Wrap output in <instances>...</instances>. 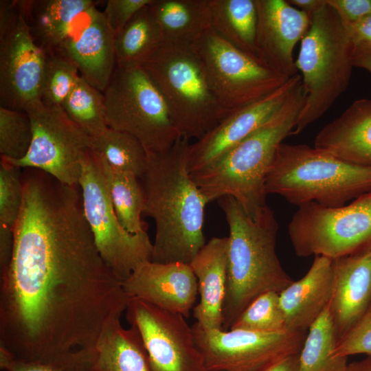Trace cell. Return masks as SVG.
<instances>
[{"label":"cell","mask_w":371,"mask_h":371,"mask_svg":"<svg viewBox=\"0 0 371 371\" xmlns=\"http://www.w3.org/2000/svg\"><path fill=\"white\" fill-rule=\"evenodd\" d=\"M19 16L20 13L14 1H0V41L14 28Z\"/></svg>","instance_id":"ab89813d"},{"label":"cell","mask_w":371,"mask_h":371,"mask_svg":"<svg viewBox=\"0 0 371 371\" xmlns=\"http://www.w3.org/2000/svg\"><path fill=\"white\" fill-rule=\"evenodd\" d=\"M300 82L301 76L297 74L265 98L232 111L213 129L190 144L189 172H198L214 164L267 122L282 107Z\"/></svg>","instance_id":"e0dca14e"},{"label":"cell","mask_w":371,"mask_h":371,"mask_svg":"<svg viewBox=\"0 0 371 371\" xmlns=\"http://www.w3.org/2000/svg\"><path fill=\"white\" fill-rule=\"evenodd\" d=\"M346 371H371V357L349 363Z\"/></svg>","instance_id":"c3c4849f"},{"label":"cell","mask_w":371,"mask_h":371,"mask_svg":"<svg viewBox=\"0 0 371 371\" xmlns=\"http://www.w3.org/2000/svg\"><path fill=\"white\" fill-rule=\"evenodd\" d=\"M103 93L109 128L132 135L148 153H164L181 138L142 66H117Z\"/></svg>","instance_id":"ba28073f"},{"label":"cell","mask_w":371,"mask_h":371,"mask_svg":"<svg viewBox=\"0 0 371 371\" xmlns=\"http://www.w3.org/2000/svg\"><path fill=\"white\" fill-rule=\"evenodd\" d=\"M96 1L91 0H36L26 20L36 44L52 54L71 20Z\"/></svg>","instance_id":"4316f807"},{"label":"cell","mask_w":371,"mask_h":371,"mask_svg":"<svg viewBox=\"0 0 371 371\" xmlns=\"http://www.w3.org/2000/svg\"><path fill=\"white\" fill-rule=\"evenodd\" d=\"M207 371H262L300 352L307 332L213 330L192 325Z\"/></svg>","instance_id":"4fadbf2b"},{"label":"cell","mask_w":371,"mask_h":371,"mask_svg":"<svg viewBox=\"0 0 371 371\" xmlns=\"http://www.w3.org/2000/svg\"><path fill=\"white\" fill-rule=\"evenodd\" d=\"M142 67L182 138L200 139L232 111L214 94L192 47L163 44Z\"/></svg>","instance_id":"52a82bcc"},{"label":"cell","mask_w":371,"mask_h":371,"mask_svg":"<svg viewBox=\"0 0 371 371\" xmlns=\"http://www.w3.org/2000/svg\"><path fill=\"white\" fill-rule=\"evenodd\" d=\"M25 111L32 124L30 149L21 159H1L19 168L43 171L63 184L78 185L82 161L91 150V137L62 107L47 106L38 101Z\"/></svg>","instance_id":"7c38bea8"},{"label":"cell","mask_w":371,"mask_h":371,"mask_svg":"<svg viewBox=\"0 0 371 371\" xmlns=\"http://www.w3.org/2000/svg\"><path fill=\"white\" fill-rule=\"evenodd\" d=\"M364 354L371 357V305L361 319L339 341L335 355L339 357Z\"/></svg>","instance_id":"8d00e7d4"},{"label":"cell","mask_w":371,"mask_h":371,"mask_svg":"<svg viewBox=\"0 0 371 371\" xmlns=\"http://www.w3.org/2000/svg\"><path fill=\"white\" fill-rule=\"evenodd\" d=\"M352 62L354 67L363 69L371 74V44L354 43Z\"/></svg>","instance_id":"7bdbcfd3"},{"label":"cell","mask_w":371,"mask_h":371,"mask_svg":"<svg viewBox=\"0 0 371 371\" xmlns=\"http://www.w3.org/2000/svg\"><path fill=\"white\" fill-rule=\"evenodd\" d=\"M32 139V124L27 112L0 106L1 158L22 159L27 153Z\"/></svg>","instance_id":"e575fe53"},{"label":"cell","mask_w":371,"mask_h":371,"mask_svg":"<svg viewBox=\"0 0 371 371\" xmlns=\"http://www.w3.org/2000/svg\"><path fill=\"white\" fill-rule=\"evenodd\" d=\"M163 44L159 26L147 5L115 35L117 66H142Z\"/></svg>","instance_id":"83f0119b"},{"label":"cell","mask_w":371,"mask_h":371,"mask_svg":"<svg viewBox=\"0 0 371 371\" xmlns=\"http://www.w3.org/2000/svg\"><path fill=\"white\" fill-rule=\"evenodd\" d=\"M295 254L333 260L371 246V192L348 205L327 207L311 202L298 207L288 225Z\"/></svg>","instance_id":"30bf717a"},{"label":"cell","mask_w":371,"mask_h":371,"mask_svg":"<svg viewBox=\"0 0 371 371\" xmlns=\"http://www.w3.org/2000/svg\"><path fill=\"white\" fill-rule=\"evenodd\" d=\"M345 25L353 43L371 44V14L357 22Z\"/></svg>","instance_id":"b9f144b4"},{"label":"cell","mask_w":371,"mask_h":371,"mask_svg":"<svg viewBox=\"0 0 371 371\" xmlns=\"http://www.w3.org/2000/svg\"><path fill=\"white\" fill-rule=\"evenodd\" d=\"M211 16L212 28L216 34L260 61L256 48L255 0H211Z\"/></svg>","instance_id":"484cf974"},{"label":"cell","mask_w":371,"mask_h":371,"mask_svg":"<svg viewBox=\"0 0 371 371\" xmlns=\"http://www.w3.org/2000/svg\"><path fill=\"white\" fill-rule=\"evenodd\" d=\"M62 108L68 117L91 138L100 136L109 128L104 93L82 76Z\"/></svg>","instance_id":"1f68e13d"},{"label":"cell","mask_w":371,"mask_h":371,"mask_svg":"<svg viewBox=\"0 0 371 371\" xmlns=\"http://www.w3.org/2000/svg\"><path fill=\"white\" fill-rule=\"evenodd\" d=\"M19 168L1 160L0 163V225L13 229L23 200V182Z\"/></svg>","instance_id":"d590c367"},{"label":"cell","mask_w":371,"mask_h":371,"mask_svg":"<svg viewBox=\"0 0 371 371\" xmlns=\"http://www.w3.org/2000/svg\"><path fill=\"white\" fill-rule=\"evenodd\" d=\"M256 48L260 61L290 78L297 74L293 49L306 34L311 14L284 0H255Z\"/></svg>","instance_id":"ac0fdd59"},{"label":"cell","mask_w":371,"mask_h":371,"mask_svg":"<svg viewBox=\"0 0 371 371\" xmlns=\"http://www.w3.org/2000/svg\"><path fill=\"white\" fill-rule=\"evenodd\" d=\"M93 371H150L148 355L138 330L111 320L95 348Z\"/></svg>","instance_id":"d4e9b609"},{"label":"cell","mask_w":371,"mask_h":371,"mask_svg":"<svg viewBox=\"0 0 371 371\" xmlns=\"http://www.w3.org/2000/svg\"><path fill=\"white\" fill-rule=\"evenodd\" d=\"M333 269L329 310L339 340L371 305V246L334 259Z\"/></svg>","instance_id":"ffe728a7"},{"label":"cell","mask_w":371,"mask_h":371,"mask_svg":"<svg viewBox=\"0 0 371 371\" xmlns=\"http://www.w3.org/2000/svg\"><path fill=\"white\" fill-rule=\"evenodd\" d=\"M279 293L268 291L258 295L245 308L229 330L261 333L287 330Z\"/></svg>","instance_id":"d6a6232c"},{"label":"cell","mask_w":371,"mask_h":371,"mask_svg":"<svg viewBox=\"0 0 371 371\" xmlns=\"http://www.w3.org/2000/svg\"><path fill=\"white\" fill-rule=\"evenodd\" d=\"M333 260L315 256L307 273L279 293L287 330L307 332L329 306L333 285Z\"/></svg>","instance_id":"44dd1931"},{"label":"cell","mask_w":371,"mask_h":371,"mask_svg":"<svg viewBox=\"0 0 371 371\" xmlns=\"http://www.w3.org/2000/svg\"><path fill=\"white\" fill-rule=\"evenodd\" d=\"M184 316L129 298L126 318L139 331L150 371H207Z\"/></svg>","instance_id":"5bb4252c"},{"label":"cell","mask_w":371,"mask_h":371,"mask_svg":"<svg viewBox=\"0 0 371 371\" xmlns=\"http://www.w3.org/2000/svg\"><path fill=\"white\" fill-rule=\"evenodd\" d=\"M228 246V236L213 237L189 264L197 279L200 296L193 308V315L196 322L204 328L223 330Z\"/></svg>","instance_id":"7402d4cb"},{"label":"cell","mask_w":371,"mask_h":371,"mask_svg":"<svg viewBox=\"0 0 371 371\" xmlns=\"http://www.w3.org/2000/svg\"><path fill=\"white\" fill-rule=\"evenodd\" d=\"M105 172L109 195L122 226L130 234L147 232L142 215L144 208V193L139 178L135 175L117 170L100 156Z\"/></svg>","instance_id":"f546056e"},{"label":"cell","mask_w":371,"mask_h":371,"mask_svg":"<svg viewBox=\"0 0 371 371\" xmlns=\"http://www.w3.org/2000/svg\"><path fill=\"white\" fill-rule=\"evenodd\" d=\"M18 359L5 345L0 343V368L3 371H10Z\"/></svg>","instance_id":"7dc6e473"},{"label":"cell","mask_w":371,"mask_h":371,"mask_svg":"<svg viewBox=\"0 0 371 371\" xmlns=\"http://www.w3.org/2000/svg\"><path fill=\"white\" fill-rule=\"evenodd\" d=\"M192 48L214 94L231 111L259 101L289 79L234 47L212 27Z\"/></svg>","instance_id":"8fae6325"},{"label":"cell","mask_w":371,"mask_h":371,"mask_svg":"<svg viewBox=\"0 0 371 371\" xmlns=\"http://www.w3.org/2000/svg\"><path fill=\"white\" fill-rule=\"evenodd\" d=\"M96 4L71 20L51 54H58L71 61L80 76L104 92L115 71V35Z\"/></svg>","instance_id":"2e32d148"},{"label":"cell","mask_w":371,"mask_h":371,"mask_svg":"<svg viewBox=\"0 0 371 371\" xmlns=\"http://www.w3.org/2000/svg\"><path fill=\"white\" fill-rule=\"evenodd\" d=\"M84 213L98 250L123 282L137 266L151 260L153 243L147 232L132 234L120 224L109 192L100 156L90 150L82 161L78 180Z\"/></svg>","instance_id":"9c48e42d"},{"label":"cell","mask_w":371,"mask_h":371,"mask_svg":"<svg viewBox=\"0 0 371 371\" xmlns=\"http://www.w3.org/2000/svg\"><path fill=\"white\" fill-rule=\"evenodd\" d=\"M163 43L192 47L212 27L211 0H152Z\"/></svg>","instance_id":"cb8c5ba5"},{"label":"cell","mask_w":371,"mask_h":371,"mask_svg":"<svg viewBox=\"0 0 371 371\" xmlns=\"http://www.w3.org/2000/svg\"><path fill=\"white\" fill-rule=\"evenodd\" d=\"M302 80L282 107L221 159L190 174L207 203L229 196L256 220L268 207L265 182L277 149L291 135L305 102Z\"/></svg>","instance_id":"3957f363"},{"label":"cell","mask_w":371,"mask_h":371,"mask_svg":"<svg viewBox=\"0 0 371 371\" xmlns=\"http://www.w3.org/2000/svg\"><path fill=\"white\" fill-rule=\"evenodd\" d=\"M346 24L359 21L371 14V0H326Z\"/></svg>","instance_id":"f35d334b"},{"label":"cell","mask_w":371,"mask_h":371,"mask_svg":"<svg viewBox=\"0 0 371 371\" xmlns=\"http://www.w3.org/2000/svg\"><path fill=\"white\" fill-rule=\"evenodd\" d=\"M123 286L129 298L146 301L186 317L195 306L199 293L192 268L183 262L144 261L123 282Z\"/></svg>","instance_id":"d6986e66"},{"label":"cell","mask_w":371,"mask_h":371,"mask_svg":"<svg viewBox=\"0 0 371 371\" xmlns=\"http://www.w3.org/2000/svg\"><path fill=\"white\" fill-rule=\"evenodd\" d=\"M289 4L309 14L323 7L326 0H289Z\"/></svg>","instance_id":"bcb514c9"},{"label":"cell","mask_w":371,"mask_h":371,"mask_svg":"<svg viewBox=\"0 0 371 371\" xmlns=\"http://www.w3.org/2000/svg\"><path fill=\"white\" fill-rule=\"evenodd\" d=\"M0 275V343L19 360L93 371L97 343L129 297L102 260L77 186L26 182Z\"/></svg>","instance_id":"6da1fadb"},{"label":"cell","mask_w":371,"mask_h":371,"mask_svg":"<svg viewBox=\"0 0 371 371\" xmlns=\"http://www.w3.org/2000/svg\"><path fill=\"white\" fill-rule=\"evenodd\" d=\"M265 188L298 207L315 202L341 207L371 192V167L361 166L306 144L278 146Z\"/></svg>","instance_id":"5b68a950"},{"label":"cell","mask_w":371,"mask_h":371,"mask_svg":"<svg viewBox=\"0 0 371 371\" xmlns=\"http://www.w3.org/2000/svg\"><path fill=\"white\" fill-rule=\"evenodd\" d=\"M14 245L13 229L0 225V273H3L9 266Z\"/></svg>","instance_id":"60d3db41"},{"label":"cell","mask_w":371,"mask_h":371,"mask_svg":"<svg viewBox=\"0 0 371 371\" xmlns=\"http://www.w3.org/2000/svg\"><path fill=\"white\" fill-rule=\"evenodd\" d=\"M229 227L226 293L223 330H227L258 295L280 293L293 280L284 270L276 254L278 223L268 206L251 218L232 196L218 199Z\"/></svg>","instance_id":"277c9868"},{"label":"cell","mask_w":371,"mask_h":371,"mask_svg":"<svg viewBox=\"0 0 371 371\" xmlns=\"http://www.w3.org/2000/svg\"><path fill=\"white\" fill-rule=\"evenodd\" d=\"M339 337L329 306L308 328L297 371H346L347 357L335 356Z\"/></svg>","instance_id":"f1b7e54d"},{"label":"cell","mask_w":371,"mask_h":371,"mask_svg":"<svg viewBox=\"0 0 371 371\" xmlns=\"http://www.w3.org/2000/svg\"><path fill=\"white\" fill-rule=\"evenodd\" d=\"M298 355L284 358L262 371H297Z\"/></svg>","instance_id":"f6af8a7d"},{"label":"cell","mask_w":371,"mask_h":371,"mask_svg":"<svg viewBox=\"0 0 371 371\" xmlns=\"http://www.w3.org/2000/svg\"><path fill=\"white\" fill-rule=\"evenodd\" d=\"M152 0H109L103 12L114 35L117 34L142 8Z\"/></svg>","instance_id":"74e56055"},{"label":"cell","mask_w":371,"mask_h":371,"mask_svg":"<svg viewBox=\"0 0 371 371\" xmlns=\"http://www.w3.org/2000/svg\"><path fill=\"white\" fill-rule=\"evenodd\" d=\"M80 75L77 67L58 54H46L41 101L49 106L62 107Z\"/></svg>","instance_id":"836d02e7"},{"label":"cell","mask_w":371,"mask_h":371,"mask_svg":"<svg viewBox=\"0 0 371 371\" xmlns=\"http://www.w3.org/2000/svg\"><path fill=\"white\" fill-rule=\"evenodd\" d=\"M314 147L348 163L371 167V99L354 101L316 135Z\"/></svg>","instance_id":"603a6c76"},{"label":"cell","mask_w":371,"mask_h":371,"mask_svg":"<svg viewBox=\"0 0 371 371\" xmlns=\"http://www.w3.org/2000/svg\"><path fill=\"white\" fill-rule=\"evenodd\" d=\"M45 62V52L20 14L14 28L0 41V106L25 111L41 101Z\"/></svg>","instance_id":"9a60e30c"},{"label":"cell","mask_w":371,"mask_h":371,"mask_svg":"<svg viewBox=\"0 0 371 371\" xmlns=\"http://www.w3.org/2000/svg\"><path fill=\"white\" fill-rule=\"evenodd\" d=\"M353 45L345 23L327 3L311 14L295 60L306 98L291 135L319 119L346 91L354 67Z\"/></svg>","instance_id":"8992f818"},{"label":"cell","mask_w":371,"mask_h":371,"mask_svg":"<svg viewBox=\"0 0 371 371\" xmlns=\"http://www.w3.org/2000/svg\"><path fill=\"white\" fill-rule=\"evenodd\" d=\"M190 140L179 138L167 151L148 153L142 179L143 214L155 224L151 261L190 264L205 245L204 210L208 203L188 169Z\"/></svg>","instance_id":"7a4b0ae2"},{"label":"cell","mask_w":371,"mask_h":371,"mask_svg":"<svg viewBox=\"0 0 371 371\" xmlns=\"http://www.w3.org/2000/svg\"><path fill=\"white\" fill-rule=\"evenodd\" d=\"M10 371H67L66 370L41 363L17 360Z\"/></svg>","instance_id":"ee69618b"},{"label":"cell","mask_w":371,"mask_h":371,"mask_svg":"<svg viewBox=\"0 0 371 371\" xmlns=\"http://www.w3.org/2000/svg\"><path fill=\"white\" fill-rule=\"evenodd\" d=\"M92 139L91 150L111 167L135 175L142 179L148 168V153L132 135L109 128Z\"/></svg>","instance_id":"4dcf8cb0"}]
</instances>
